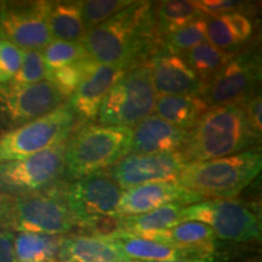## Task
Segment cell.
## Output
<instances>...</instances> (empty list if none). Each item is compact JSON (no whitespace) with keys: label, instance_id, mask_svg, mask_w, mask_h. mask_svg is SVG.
<instances>
[{"label":"cell","instance_id":"6da1fadb","mask_svg":"<svg viewBox=\"0 0 262 262\" xmlns=\"http://www.w3.org/2000/svg\"><path fill=\"white\" fill-rule=\"evenodd\" d=\"M98 64H142L164 47L157 31L153 3L134 2L103 24L89 29L80 41Z\"/></svg>","mask_w":262,"mask_h":262},{"label":"cell","instance_id":"7a4b0ae2","mask_svg":"<svg viewBox=\"0 0 262 262\" xmlns=\"http://www.w3.org/2000/svg\"><path fill=\"white\" fill-rule=\"evenodd\" d=\"M248 122L243 104L212 106L189 130L182 149L187 163L225 158L260 142Z\"/></svg>","mask_w":262,"mask_h":262},{"label":"cell","instance_id":"3957f363","mask_svg":"<svg viewBox=\"0 0 262 262\" xmlns=\"http://www.w3.org/2000/svg\"><path fill=\"white\" fill-rule=\"evenodd\" d=\"M261 168V152L249 149L225 158L188 163L178 183L203 201L232 199L257 178Z\"/></svg>","mask_w":262,"mask_h":262},{"label":"cell","instance_id":"277c9868","mask_svg":"<svg viewBox=\"0 0 262 262\" xmlns=\"http://www.w3.org/2000/svg\"><path fill=\"white\" fill-rule=\"evenodd\" d=\"M64 185L55 183L44 191L6 195L0 209V229L62 235L75 227L63 196Z\"/></svg>","mask_w":262,"mask_h":262},{"label":"cell","instance_id":"5b68a950","mask_svg":"<svg viewBox=\"0 0 262 262\" xmlns=\"http://www.w3.org/2000/svg\"><path fill=\"white\" fill-rule=\"evenodd\" d=\"M131 135L129 127L79 125L66 145L63 172L75 181L103 172L130 155Z\"/></svg>","mask_w":262,"mask_h":262},{"label":"cell","instance_id":"8992f818","mask_svg":"<svg viewBox=\"0 0 262 262\" xmlns=\"http://www.w3.org/2000/svg\"><path fill=\"white\" fill-rule=\"evenodd\" d=\"M157 98L149 67L135 66L111 88L100 104L96 118L100 125L131 129L150 116Z\"/></svg>","mask_w":262,"mask_h":262},{"label":"cell","instance_id":"52a82bcc","mask_svg":"<svg viewBox=\"0 0 262 262\" xmlns=\"http://www.w3.org/2000/svg\"><path fill=\"white\" fill-rule=\"evenodd\" d=\"M77 117L70 103H63L38 119L0 135V163L27 158L68 142Z\"/></svg>","mask_w":262,"mask_h":262},{"label":"cell","instance_id":"ba28073f","mask_svg":"<svg viewBox=\"0 0 262 262\" xmlns=\"http://www.w3.org/2000/svg\"><path fill=\"white\" fill-rule=\"evenodd\" d=\"M183 220L205 224L221 241L248 243L261 239L260 217L234 199H210L185 206Z\"/></svg>","mask_w":262,"mask_h":262},{"label":"cell","instance_id":"9c48e42d","mask_svg":"<svg viewBox=\"0 0 262 262\" xmlns=\"http://www.w3.org/2000/svg\"><path fill=\"white\" fill-rule=\"evenodd\" d=\"M123 191L106 172H98L64 185L63 196L75 226L93 229L106 219L116 217Z\"/></svg>","mask_w":262,"mask_h":262},{"label":"cell","instance_id":"30bf717a","mask_svg":"<svg viewBox=\"0 0 262 262\" xmlns=\"http://www.w3.org/2000/svg\"><path fill=\"white\" fill-rule=\"evenodd\" d=\"M67 142L27 158L0 163V194L24 195L44 191L64 171Z\"/></svg>","mask_w":262,"mask_h":262},{"label":"cell","instance_id":"8fae6325","mask_svg":"<svg viewBox=\"0 0 262 262\" xmlns=\"http://www.w3.org/2000/svg\"><path fill=\"white\" fill-rule=\"evenodd\" d=\"M52 2H0V39L21 50H42L52 40L48 17Z\"/></svg>","mask_w":262,"mask_h":262},{"label":"cell","instance_id":"7c38bea8","mask_svg":"<svg viewBox=\"0 0 262 262\" xmlns=\"http://www.w3.org/2000/svg\"><path fill=\"white\" fill-rule=\"evenodd\" d=\"M62 96L49 80L35 84H0V117L11 126H21L63 104Z\"/></svg>","mask_w":262,"mask_h":262},{"label":"cell","instance_id":"4fadbf2b","mask_svg":"<svg viewBox=\"0 0 262 262\" xmlns=\"http://www.w3.org/2000/svg\"><path fill=\"white\" fill-rule=\"evenodd\" d=\"M182 150L157 155H127L104 171L119 186L130 189L155 182H178L187 165Z\"/></svg>","mask_w":262,"mask_h":262},{"label":"cell","instance_id":"5bb4252c","mask_svg":"<svg viewBox=\"0 0 262 262\" xmlns=\"http://www.w3.org/2000/svg\"><path fill=\"white\" fill-rule=\"evenodd\" d=\"M261 79V63L256 55H235L206 84L203 98L209 106L244 104Z\"/></svg>","mask_w":262,"mask_h":262},{"label":"cell","instance_id":"9a60e30c","mask_svg":"<svg viewBox=\"0 0 262 262\" xmlns=\"http://www.w3.org/2000/svg\"><path fill=\"white\" fill-rule=\"evenodd\" d=\"M152 83L157 95L203 96L206 84L191 70L178 52L163 47L149 58Z\"/></svg>","mask_w":262,"mask_h":262},{"label":"cell","instance_id":"2e32d148","mask_svg":"<svg viewBox=\"0 0 262 262\" xmlns=\"http://www.w3.org/2000/svg\"><path fill=\"white\" fill-rule=\"evenodd\" d=\"M203 202L201 196L183 188L178 182H155L123 191L116 217H126L156 210L166 204L192 205Z\"/></svg>","mask_w":262,"mask_h":262},{"label":"cell","instance_id":"e0dca14e","mask_svg":"<svg viewBox=\"0 0 262 262\" xmlns=\"http://www.w3.org/2000/svg\"><path fill=\"white\" fill-rule=\"evenodd\" d=\"M129 70L130 68L122 64H97L81 81L68 102L77 119L80 122L96 119L98 108L104 96Z\"/></svg>","mask_w":262,"mask_h":262},{"label":"cell","instance_id":"ac0fdd59","mask_svg":"<svg viewBox=\"0 0 262 262\" xmlns=\"http://www.w3.org/2000/svg\"><path fill=\"white\" fill-rule=\"evenodd\" d=\"M188 130L172 125L157 116H149L133 130L130 155L180 152L185 148Z\"/></svg>","mask_w":262,"mask_h":262},{"label":"cell","instance_id":"d6986e66","mask_svg":"<svg viewBox=\"0 0 262 262\" xmlns=\"http://www.w3.org/2000/svg\"><path fill=\"white\" fill-rule=\"evenodd\" d=\"M120 254L130 262H157V261H175L187 260V258H204L210 256H201L192 251L183 250L171 245L159 242L133 235L124 232H118L110 237Z\"/></svg>","mask_w":262,"mask_h":262},{"label":"cell","instance_id":"ffe728a7","mask_svg":"<svg viewBox=\"0 0 262 262\" xmlns=\"http://www.w3.org/2000/svg\"><path fill=\"white\" fill-rule=\"evenodd\" d=\"M141 238L192 251L201 256H215L217 238L212 229L198 221H185L164 231L153 232Z\"/></svg>","mask_w":262,"mask_h":262},{"label":"cell","instance_id":"44dd1931","mask_svg":"<svg viewBox=\"0 0 262 262\" xmlns=\"http://www.w3.org/2000/svg\"><path fill=\"white\" fill-rule=\"evenodd\" d=\"M57 262H130L110 239L97 235H73L62 239Z\"/></svg>","mask_w":262,"mask_h":262},{"label":"cell","instance_id":"7402d4cb","mask_svg":"<svg viewBox=\"0 0 262 262\" xmlns=\"http://www.w3.org/2000/svg\"><path fill=\"white\" fill-rule=\"evenodd\" d=\"M209 107L210 106L202 96L169 95L157 98L155 111L157 117L189 131L194 127Z\"/></svg>","mask_w":262,"mask_h":262},{"label":"cell","instance_id":"603a6c76","mask_svg":"<svg viewBox=\"0 0 262 262\" xmlns=\"http://www.w3.org/2000/svg\"><path fill=\"white\" fill-rule=\"evenodd\" d=\"M185 206L180 203H171L145 214L119 217V231L142 237L153 232L171 228L181 222H185L183 220Z\"/></svg>","mask_w":262,"mask_h":262},{"label":"cell","instance_id":"cb8c5ba5","mask_svg":"<svg viewBox=\"0 0 262 262\" xmlns=\"http://www.w3.org/2000/svg\"><path fill=\"white\" fill-rule=\"evenodd\" d=\"M48 24L56 40L80 42L86 33L79 2H52Z\"/></svg>","mask_w":262,"mask_h":262},{"label":"cell","instance_id":"d4e9b609","mask_svg":"<svg viewBox=\"0 0 262 262\" xmlns=\"http://www.w3.org/2000/svg\"><path fill=\"white\" fill-rule=\"evenodd\" d=\"M62 235L21 232L15 233L14 253L16 262H57Z\"/></svg>","mask_w":262,"mask_h":262},{"label":"cell","instance_id":"484cf974","mask_svg":"<svg viewBox=\"0 0 262 262\" xmlns=\"http://www.w3.org/2000/svg\"><path fill=\"white\" fill-rule=\"evenodd\" d=\"M153 17L157 31L163 39L166 34L203 18L193 0H166L153 3Z\"/></svg>","mask_w":262,"mask_h":262},{"label":"cell","instance_id":"4316f807","mask_svg":"<svg viewBox=\"0 0 262 262\" xmlns=\"http://www.w3.org/2000/svg\"><path fill=\"white\" fill-rule=\"evenodd\" d=\"M234 56L233 52L221 50L209 41H204L189 49L183 58L191 70L208 84Z\"/></svg>","mask_w":262,"mask_h":262},{"label":"cell","instance_id":"83f0119b","mask_svg":"<svg viewBox=\"0 0 262 262\" xmlns=\"http://www.w3.org/2000/svg\"><path fill=\"white\" fill-rule=\"evenodd\" d=\"M97 64L93 57L86 56L48 73L47 80L54 84L64 98L72 97L81 81L97 67Z\"/></svg>","mask_w":262,"mask_h":262},{"label":"cell","instance_id":"f1b7e54d","mask_svg":"<svg viewBox=\"0 0 262 262\" xmlns=\"http://www.w3.org/2000/svg\"><path fill=\"white\" fill-rule=\"evenodd\" d=\"M41 52L45 68H47V75L63 66L71 64L89 56L81 42L63 41L56 40V39H52L47 47L42 49Z\"/></svg>","mask_w":262,"mask_h":262},{"label":"cell","instance_id":"f546056e","mask_svg":"<svg viewBox=\"0 0 262 262\" xmlns=\"http://www.w3.org/2000/svg\"><path fill=\"white\" fill-rule=\"evenodd\" d=\"M134 2L131 0H88L79 2L81 17L86 31L103 24Z\"/></svg>","mask_w":262,"mask_h":262},{"label":"cell","instance_id":"4dcf8cb0","mask_svg":"<svg viewBox=\"0 0 262 262\" xmlns=\"http://www.w3.org/2000/svg\"><path fill=\"white\" fill-rule=\"evenodd\" d=\"M206 21L205 18H198L191 24L173 31L164 37V47L178 52L202 44L206 40Z\"/></svg>","mask_w":262,"mask_h":262},{"label":"cell","instance_id":"1f68e13d","mask_svg":"<svg viewBox=\"0 0 262 262\" xmlns=\"http://www.w3.org/2000/svg\"><path fill=\"white\" fill-rule=\"evenodd\" d=\"M42 80H47V68L41 50H22L21 66L10 83L27 85Z\"/></svg>","mask_w":262,"mask_h":262},{"label":"cell","instance_id":"d6a6232c","mask_svg":"<svg viewBox=\"0 0 262 262\" xmlns=\"http://www.w3.org/2000/svg\"><path fill=\"white\" fill-rule=\"evenodd\" d=\"M206 40L215 48L228 51L239 42L232 32L226 15L215 16L206 21Z\"/></svg>","mask_w":262,"mask_h":262},{"label":"cell","instance_id":"836d02e7","mask_svg":"<svg viewBox=\"0 0 262 262\" xmlns=\"http://www.w3.org/2000/svg\"><path fill=\"white\" fill-rule=\"evenodd\" d=\"M22 62V50L8 40L0 39V84L11 81Z\"/></svg>","mask_w":262,"mask_h":262},{"label":"cell","instance_id":"e575fe53","mask_svg":"<svg viewBox=\"0 0 262 262\" xmlns=\"http://www.w3.org/2000/svg\"><path fill=\"white\" fill-rule=\"evenodd\" d=\"M194 5L202 16H221L238 11L241 3L233 0H194Z\"/></svg>","mask_w":262,"mask_h":262},{"label":"cell","instance_id":"d590c367","mask_svg":"<svg viewBox=\"0 0 262 262\" xmlns=\"http://www.w3.org/2000/svg\"><path fill=\"white\" fill-rule=\"evenodd\" d=\"M226 17H227L229 27H231L239 44L248 40V38L251 35V32H253V25H251L250 19L238 11L226 14Z\"/></svg>","mask_w":262,"mask_h":262},{"label":"cell","instance_id":"8d00e7d4","mask_svg":"<svg viewBox=\"0 0 262 262\" xmlns=\"http://www.w3.org/2000/svg\"><path fill=\"white\" fill-rule=\"evenodd\" d=\"M245 114H247L248 122L250 124L251 129L255 133L258 139H261L262 134V119H261V112H262V98L261 95L255 94L251 96L244 104Z\"/></svg>","mask_w":262,"mask_h":262},{"label":"cell","instance_id":"74e56055","mask_svg":"<svg viewBox=\"0 0 262 262\" xmlns=\"http://www.w3.org/2000/svg\"><path fill=\"white\" fill-rule=\"evenodd\" d=\"M14 238V232L0 229V262H16Z\"/></svg>","mask_w":262,"mask_h":262},{"label":"cell","instance_id":"f35d334b","mask_svg":"<svg viewBox=\"0 0 262 262\" xmlns=\"http://www.w3.org/2000/svg\"><path fill=\"white\" fill-rule=\"evenodd\" d=\"M215 256L204 258H187V260H175V261H157V262H216Z\"/></svg>","mask_w":262,"mask_h":262},{"label":"cell","instance_id":"ab89813d","mask_svg":"<svg viewBox=\"0 0 262 262\" xmlns=\"http://www.w3.org/2000/svg\"><path fill=\"white\" fill-rule=\"evenodd\" d=\"M5 194H0V209H2V205H3V203H4V201H5Z\"/></svg>","mask_w":262,"mask_h":262}]
</instances>
